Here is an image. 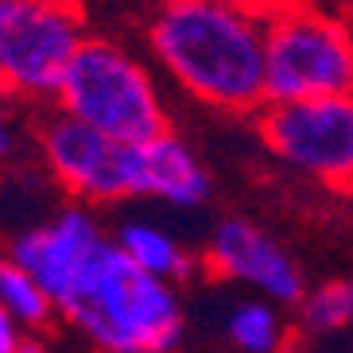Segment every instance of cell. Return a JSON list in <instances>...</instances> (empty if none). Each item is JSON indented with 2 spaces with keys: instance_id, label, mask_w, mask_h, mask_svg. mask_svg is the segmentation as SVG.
Instances as JSON below:
<instances>
[{
  "instance_id": "4",
  "label": "cell",
  "mask_w": 353,
  "mask_h": 353,
  "mask_svg": "<svg viewBox=\"0 0 353 353\" xmlns=\"http://www.w3.org/2000/svg\"><path fill=\"white\" fill-rule=\"evenodd\" d=\"M353 90V28L311 0L268 16V101Z\"/></svg>"
},
{
  "instance_id": "8",
  "label": "cell",
  "mask_w": 353,
  "mask_h": 353,
  "mask_svg": "<svg viewBox=\"0 0 353 353\" xmlns=\"http://www.w3.org/2000/svg\"><path fill=\"white\" fill-rule=\"evenodd\" d=\"M101 245L105 229L97 214L90 210V202H78V206H63L54 218H43L39 225H28L23 233H16L8 241V256L20 260L47 288L54 307L63 311Z\"/></svg>"
},
{
  "instance_id": "5",
  "label": "cell",
  "mask_w": 353,
  "mask_h": 353,
  "mask_svg": "<svg viewBox=\"0 0 353 353\" xmlns=\"http://www.w3.org/2000/svg\"><path fill=\"white\" fill-rule=\"evenodd\" d=\"M260 136L276 159L330 190H353V90L264 101Z\"/></svg>"
},
{
  "instance_id": "11",
  "label": "cell",
  "mask_w": 353,
  "mask_h": 353,
  "mask_svg": "<svg viewBox=\"0 0 353 353\" xmlns=\"http://www.w3.org/2000/svg\"><path fill=\"white\" fill-rule=\"evenodd\" d=\"M117 245H121L140 268H148L152 276H163V280H171V283L187 280L190 268H194L190 252L183 249L163 225H152V221H125V225L117 229Z\"/></svg>"
},
{
  "instance_id": "15",
  "label": "cell",
  "mask_w": 353,
  "mask_h": 353,
  "mask_svg": "<svg viewBox=\"0 0 353 353\" xmlns=\"http://www.w3.org/2000/svg\"><path fill=\"white\" fill-rule=\"evenodd\" d=\"M16 350H28V342H23V326L12 319V311L0 303V353H16Z\"/></svg>"
},
{
  "instance_id": "13",
  "label": "cell",
  "mask_w": 353,
  "mask_h": 353,
  "mask_svg": "<svg viewBox=\"0 0 353 353\" xmlns=\"http://www.w3.org/2000/svg\"><path fill=\"white\" fill-rule=\"evenodd\" d=\"M225 334H229V342L245 353H272L288 342L276 307L272 303H260V299L237 303L233 314L225 319Z\"/></svg>"
},
{
  "instance_id": "16",
  "label": "cell",
  "mask_w": 353,
  "mask_h": 353,
  "mask_svg": "<svg viewBox=\"0 0 353 353\" xmlns=\"http://www.w3.org/2000/svg\"><path fill=\"white\" fill-rule=\"evenodd\" d=\"M16 152H20V128L12 125V117L0 105V163H8Z\"/></svg>"
},
{
  "instance_id": "7",
  "label": "cell",
  "mask_w": 353,
  "mask_h": 353,
  "mask_svg": "<svg viewBox=\"0 0 353 353\" xmlns=\"http://www.w3.org/2000/svg\"><path fill=\"white\" fill-rule=\"evenodd\" d=\"M82 39L74 0H16L0 20V97H54Z\"/></svg>"
},
{
  "instance_id": "12",
  "label": "cell",
  "mask_w": 353,
  "mask_h": 353,
  "mask_svg": "<svg viewBox=\"0 0 353 353\" xmlns=\"http://www.w3.org/2000/svg\"><path fill=\"white\" fill-rule=\"evenodd\" d=\"M0 303L8 307L12 319L20 322L23 330H32V334L47 330L51 319L59 314V307L47 295V288L12 256H0Z\"/></svg>"
},
{
  "instance_id": "9",
  "label": "cell",
  "mask_w": 353,
  "mask_h": 353,
  "mask_svg": "<svg viewBox=\"0 0 353 353\" xmlns=\"http://www.w3.org/2000/svg\"><path fill=\"white\" fill-rule=\"evenodd\" d=\"M206 264L218 272V276H225V280L256 288L260 295H268L272 303H288V307L295 303V307H299V299L307 295L295 260H291L264 229L252 225V221H241V218L221 221V225L214 229V237H210Z\"/></svg>"
},
{
  "instance_id": "6",
  "label": "cell",
  "mask_w": 353,
  "mask_h": 353,
  "mask_svg": "<svg viewBox=\"0 0 353 353\" xmlns=\"http://www.w3.org/2000/svg\"><path fill=\"white\" fill-rule=\"evenodd\" d=\"M39 148L54 187L66 190L74 202L105 206L121 198H140V167H144L140 144L117 140L82 117L59 109L51 121H43Z\"/></svg>"
},
{
  "instance_id": "18",
  "label": "cell",
  "mask_w": 353,
  "mask_h": 353,
  "mask_svg": "<svg viewBox=\"0 0 353 353\" xmlns=\"http://www.w3.org/2000/svg\"><path fill=\"white\" fill-rule=\"evenodd\" d=\"M12 4H16V0H0V20L8 16V8H12Z\"/></svg>"
},
{
  "instance_id": "14",
  "label": "cell",
  "mask_w": 353,
  "mask_h": 353,
  "mask_svg": "<svg viewBox=\"0 0 353 353\" xmlns=\"http://www.w3.org/2000/svg\"><path fill=\"white\" fill-rule=\"evenodd\" d=\"M299 326L314 338L353 326V280H330L299 299Z\"/></svg>"
},
{
  "instance_id": "10",
  "label": "cell",
  "mask_w": 353,
  "mask_h": 353,
  "mask_svg": "<svg viewBox=\"0 0 353 353\" xmlns=\"http://www.w3.org/2000/svg\"><path fill=\"white\" fill-rule=\"evenodd\" d=\"M144 167H140V198H163L179 210L202 206L210 198V175L198 156L171 128L144 140Z\"/></svg>"
},
{
  "instance_id": "17",
  "label": "cell",
  "mask_w": 353,
  "mask_h": 353,
  "mask_svg": "<svg viewBox=\"0 0 353 353\" xmlns=\"http://www.w3.org/2000/svg\"><path fill=\"white\" fill-rule=\"evenodd\" d=\"M237 4H245V8L260 12V16H272V12L288 8V4H299V0H237Z\"/></svg>"
},
{
  "instance_id": "2",
  "label": "cell",
  "mask_w": 353,
  "mask_h": 353,
  "mask_svg": "<svg viewBox=\"0 0 353 353\" xmlns=\"http://www.w3.org/2000/svg\"><path fill=\"white\" fill-rule=\"evenodd\" d=\"M59 314L85 342L113 353L175 350L183 338V303L175 283L140 268L117 237H105Z\"/></svg>"
},
{
  "instance_id": "1",
  "label": "cell",
  "mask_w": 353,
  "mask_h": 353,
  "mask_svg": "<svg viewBox=\"0 0 353 353\" xmlns=\"http://www.w3.org/2000/svg\"><path fill=\"white\" fill-rule=\"evenodd\" d=\"M159 66L221 113L268 101V16L237 0H167L152 23Z\"/></svg>"
},
{
  "instance_id": "3",
  "label": "cell",
  "mask_w": 353,
  "mask_h": 353,
  "mask_svg": "<svg viewBox=\"0 0 353 353\" xmlns=\"http://www.w3.org/2000/svg\"><path fill=\"white\" fill-rule=\"evenodd\" d=\"M54 101L59 109L128 144H144L167 132V109L152 74L125 47L109 39H82L59 82Z\"/></svg>"
}]
</instances>
